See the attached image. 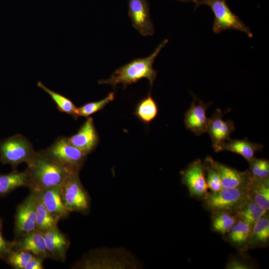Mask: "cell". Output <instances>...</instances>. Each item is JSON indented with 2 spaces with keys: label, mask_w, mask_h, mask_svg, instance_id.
Instances as JSON below:
<instances>
[{
  "label": "cell",
  "mask_w": 269,
  "mask_h": 269,
  "mask_svg": "<svg viewBox=\"0 0 269 269\" xmlns=\"http://www.w3.org/2000/svg\"><path fill=\"white\" fill-rule=\"evenodd\" d=\"M158 112L157 105L149 93L137 104L134 115L143 123L149 124L156 118Z\"/></svg>",
  "instance_id": "603a6c76"
},
{
  "label": "cell",
  "mask_w": 269,
  "mask_h": 269,
  "mask_svg": "<svg viewBox=\"0 0 269 269\" xmlns=\"http://www.w3.org/2000/svg\"><path fill=\"white\" fill-rule=\"evenodd\" d=\"M64 204L70 212L86 214L90 208V197L83 187L79 174H70L61 186Z\"/></svg>",
  "instance_id": "52a82bcc"
},
{
  "label": "cell",
  "mask_w": 269,
  "mask_h": 269,
  "mask_svg": "<svg viewBox=\"0 0 269 269\" xmlns=\"http://www.w3.org/2000/svg\"><path fill=\"white\" fill-rule=\"evenodd\" d=\"M177 0L187 2H194V0Z\"/></svg>",
  "instance_id": "d590c367"
},
{
  "label": "cell",
  "mask_w": 269,
  "mask_h": 269,
  "mask_svg": "<svg viewBox=\"0 0 269 269\" xmlns=\"http://www.w3.org/2000/svg\"><path fill=\"white\" fill-rule=\"evenodd\" d=\"M194 100L185 114L184 124L187 129L200 135L207 133L210 118L206 111L211 103L206 104L193 95Z\"/></svg>",
  "instance_id": "7c38bea8"
},
{
  "label": "cell",
  "mask_w": 269,
  "mask_h": 269,
  "mask_svg": "<svg viewBox=\"0 0 269 269\" xmlns=\"http://www.w3.org/2000/svg\"><path fill=\"white\" fill-rule=\"evenodd\" d=\"M266 212L255 202L251 201L239 211L238 216L242 220L251 225L261 217L264 216Z\"/></svg>",
  "instance_id": "4316f807"
},
{
  "label": "cell",
  "mask_w": 269,
  "mask_h": 269,
  "mask_svg": "<svg viewBox=\"0 0 269 269\" xmlns=\"http://www.w3.org/2000/svg\"><path fill=\"white\" fill-rule=\"evenodd\" d=\"M254 224L251 244L259 245L266 243L269 238V219L263 216Z\"/></svg>",
  "instance_id": "d4e9b609"
},
{
  "label": "cell",
  "mask_w": 269,
  "mask_h": 269,
  "mask_svg": "<svg viewBox=\"0 0 269 269\" xmlns=\"http://www.w3.org/2000/svg\"><path fill=\"white\" fill-rule=\"evenodd\" d=\"M12 248V242L6 240L3 236L2 230H0V259L4 260Z\"/></svg>",
  "instance_id": "d6a6232c"
},
{
  "label": "cell",
  "mask_w": 269,
  "mask_h": 269,
  "mask_svg": "<svg viewBox=\"0 0 269 269\" xmlns=\"http://www.w3.org/2000/svg\"><path fill=\"white\" fill-rule=\"evenodd\" d=\"M228 269H248L249 266L244 262L237 259H233L228 264Z\"/></svg>",
  "instance_id": "e575fe53"
},
{
  "label": "cell",
  "mask_w": 269,
  "mask_h": 269,
  "mask_svg": "<svg viewBox=\"0 0 269 269\" xmlns=\"http://www.w3.org/2000/svg\"><path fill=\"white\" fill-rule=\"evenodd\" d=\"M115 98V93L111 92L105 98L98 101L89 102L78 108V116L86 118L103 109Z\"/></svg>",
  "instance_id": "83f0119b"
},
{
  "label": "cell",
  "mask_w": 269,
  "mask_h": 269,
  "mask_svg": "<svg viewBox=\"0 0 269 269\" xmlns=\"http://www.w3.org/2000/svg\"><path fill=\"white\" fill-rule=\"evenodd\" d=\"M42 234L49 258L64 262L70 245L66 236L60 231L58 226L44 231Z\"/></svg>",
  "instance_id": "e0dca14e"
},
{
  "label": "cell",
  "mask_w": 269,
  "mask_h": 269,
  "mask_svg": "<svg viewBox=\"0 0 269 269\" xmlns=\"http://www.w3.org/2000/svg\"><path fill=\"white\" fill-rule=\"evenodd\" d=\"M12 250L26 251L43 259L49 258L43 234L37 230L15 239L12 242Z\"/></svg>",
  "instance_id": "9a60e30c"
},
{
  "label": "cell",
  "mask_w": 269,
  "mask_h": 269,
  "mask_svg": "<svg viewBox=\"0 0 269 269\" xmlns=\"http://www.w3.org/2000/svg\"><path fill=\"white\" fill-rule=\"evenodd\" d=\"M37 85L51 97L60 112L70 115L75 119L79 117L78 108L69 98L51 90L40 81L37 82Z\"/></svg>",
  "instance_id": "cb8c5ba5"
},
{
  "label": "cell",
  "mask_w": 269,
  "mask_h": 269,
  "mask_svg": "<svg viewBox=\"0 0 269 269\" xmlns=\"http://www.w3.org/2000/svg\"><path fill=\"white\" fill-rule=\"evenodd\" d=\"M37 193L30 191L17 207L14 232L17 238L36 230Z\"/></svg>",
  "instance_id": "ba28073f"
},
{
  "label": "cell",
  "mask_w": 269,
  "mask_h": 269,
  "mask_svg": "<svg viewBox=\"0 0 269 269\" xmlns=\"http://www.w3.org/2000/svg\"><path fill=\"white\" fill-rule=\"evenodd\" d=\"M236 220L235 217L227 212H221L215 216L212 226L215 231L224 234L230 231Z\"/></svg>",
  "instance_id": "f546056e"
},
{
  "label": "cell",
  "mask_w": 269,
  "mask_h": 269,
  "mask_svg": "<svg viewBox=\"0 0 269 269\" xmlns=\"http://www.w3.org/2000/svg\"><path fill=\"white\" fill-rule=\"evenodd\" d=\"M128 15L133 27L142 36L152 35L155 28L147 0H129Z\"/></svg>",
  "instance_id": "8fae6325"
},
{
  "label": "cell",
  "mask_w": 269,
  "mask_h": 269,
  "mask_svg": "<svg viewBox=\"0 0 269 269\" xmlns=\"http://www.w3.org/2000/svg\"><path fill=\"white\" fill-rule=\"evenodd\" d=\"M25 170L27 186L30 191L41 192L46 189L61 186L70 174L40 151L27 163Z\"/></svg>",
  "instance_id": "6da1fadb"
},
{
  "label": "cell",
  "mask_w": 269,
  "mask_h": 269,
  "mask_svg": "<svg viewBox=\"0 0 269 269\" xmlns=\"http://www.w3.org/2000/svg\"><path fill=\"white\" fill-rule=\"evenodd\" d=\"M61 186L50 188L38 193L48 211L59 220L66 218L70 213L63 202Z\"/></svg>",
  "instance_id": "ac0fdd59"
},
{
  "label": "cell",
  "mask_w": 269,
  "mask_h": 269,
  "mask_svg": "<svg viewBox=\"0 0 269 269\" xmlns=\"http://www.w3.org/2000/svg\"><path fill=\"white\" fill-rule=\"evenodd\" d=\"M195 9L201 5L209 6L214 15L213 30L216 34L227 30H236L252 38L253 33L230 8L226 0H194Z\"/></svg>",
  "instance_id": "5b68a950"
},
{
  "label": "cell",
  "mask_w": 269,
  "mask_h": 269,
  "mask_svg": "<svg viewBox=\"0 0 269 269\" xmlns=\"http://www.w3.org/2000/svg\"><path fill=\"white\" fill-rule=\"evenodd\" d=\"M167 42L168 39H164L148 56L134 59L117 69L109 79L100 80L98 83L110 85L114 88H116L119 84H122L125 88L128 85L136 83L143 78H146L152 86L157 75L156 71L152 66L153 62L160 50Z\"/></svg>",
  "instance_id": "7a4b0ae2"
},
{
  "label": "cell",
  "mask_w": 269,
  "mask_h": 269,
  "mask_svg": "<svg viewBox=\"0 0 269 269\" xmlns=\"http://www.w3.org/2000/svg\"><path fill=\"white\" fill-rule=\"evenodd\" d=\"M36 193V230L42 233L57 227L59 220L48 211L42 201L39 194Z\"/></svg>",
  "instance_id": "7402d4cb"
},
{
  "label": "cell",
  "mask_w": 269,
  "mask_h": 269,
  "mask_svg": "<svg viewBox=\"0 0 269 269\" xmlns=\"http://www.w3.org/2000/svg\"><path fill=\"white\" fill-rule=\"evenodd\" d=\"M205 170L206 172L207 187L212 192L218 191L222 188L219 174L217 170L206 159Z\"/></svg>",
  "instance_id": "1f68e13d"
},
{
  "label": "cell",
  "mask_w": 269,
  "mask_h": 269,
  "mask_svg": "<svg viewBox=\"0 0 269 269\" xmlns=\"http://www.w3.org/2000/svg\"><path fill=\"white\" fill-rule=\"evenodd\" d=\"M223 115L220 109H216L210 118L207 131L211 138L212 147L216 152L222 151L223 145L230 138V135L236 129L232 121L223 120Z\"/></svg>",
  "instance_id": "30bf717a"
},
{
  "label": "cell",
  "mask_w": 269,
  "mask_h": 269,
  "mask_svg": "<svg viewBox=\"0 0 269 269\" xmlns=\"http://www.w3.org/2000/svg\"><path fill=\"white\" fill-rule=\"evenodd\" d=\"M138 267L134 258L125 251L99 249L86 253L72 268L126 269Z\"/></svg>",
  "instance_id": "3957f363"
},
{
  "label": "cell",
  "mask_w": 269,
  "mask_h": 269,
  "mask_svg": "<svg viewBox=\"0 0 269 269\" xmlns=\"http://www.w3.org/2000/svg\"><path fill=\"white\" fill-rule=\"evenodd\" d=\"M67 138L71 144L86 155L93 151L99 139L92 118L88 117L78 132Z\"/></svg>",
  "instance_id": "5bb4252c"
},
{
  "label": "cell",
  "mask_w": 269,
  "mask_h": 269,
  "mask_svg": "<svg viewBox=\"0 0 269 269\" xmlns=\"http://www.w3.org/2000/svg\"><path fill=\"white\" fill-rule=\"evenodd\" d=\"M40 151L70 174H79L87 156L64 136L58 137L50 146Z\"/></svg>",
  "instance_id": "277c9868"
},
{
  "label": "cell",
  "mask_w": 269,
  "mask_h": 269,
  "mask_svg": "<svg viewBox=\"0 0 269 269\" xmlns=\"http://www.w3.org/2000/svg\"><path fill=\"white\" fill-rule=\"evenodd\" d=\"M33 255L21 250H11L4 259L7 264L15 269H25Z\"/></svg>",
  "instance_id": "f1b7e54d"
},
{
  "label": "cell",
  "mask_w": 269,
  "mask_h": 269,
  "mask_svg": "<svg viewBox=\"0 0 269 269\" xmlns=\"http://www.w3.org/2000/svg\"><path fill=\"white\" fill-rule=\"evenodd\" d=\"M2 223L1 220L0 219V230H2Z\"/></svg>",
  "instance_id": "8d00e7d4"
},
{
  "label": "cell",
  "mask_w": 269,
  "mask_h": 269,
  "mask_svg": "<svg viewBox=\"0 0 269 269\" xmlns=\"http://www.w3.org/2000/svg\"><path fill=\"white\" fill-rule=\"evenodd\" d=\"M43 259L33 256L27 263L25 269H43Z\"/></svg>",
  "instance_id": "836d02e7"
},
{
  "label": "cell",
  "mask_w": 269,
  "mask_h": 269,
  "mask_svg": "<svg viewBox=\"0 0 269 269\" xmlns=\"http://www.w3.org/2000/svg\"><path fill=\"white\" fill-rule=\"evenodd\" d=\"M263 145L249 141L247 138L232 139L230 138L223 145L222 150H227L242 156L249 162L255 158L257 151L262 150Z\"/></svg>",
  "instance_id": "d6986e66"
},
{
  "label": "cell",
  "mask_w": 269,
  "mask_h": 269,
  "mask_svg": "<svg viewBox=\"0 0 269 269\" xmlns=\"http://www.w3.org/2000/svg\"><path fill=\"white\" fill-rule=\"evenodd\" d=\"M248 183L240 187L222 188L218 191L212 192L206 198L208 207L215 211L223 212L239 206L245 199V187Z\"/></svg>",
  "instance_id": "9c48e42d"
},
{
  "label": "cell",
  "mask_w": 269,
  "mask_h": 269,
  "mask_svg": "<svg viewBox=\"0 0 269 269\" xmlns=\"http://www.w3.org/2000/svg\"><path fill=\"white\" fill-rule=\"evenodd\" d=\"M25 171L19 172L14 169L6 174L0 175V196L6 195L20 187H26Z\"/></svg>",
  "instance_id": "44dd1931"
},
{
  "label": "cell",
  "mask_w": 269,
  "mask_h": 269,
  "mask_svg": "<svg viewBox=\"0 0 269 269\" xmlns=\"http://www.w3.org/2000/svg\"><path fill=\"white\" fill-rule=\"evenodd\" d=\"M252 201L267 211L269 209V178H255L252 177L248 185Z\"/></svg>",
  "instance_id": "ffe728a7"
},
{
  "label": "cell",
  "mask_w": 269,
  "mask_h": 269,
  "mask_svg": "<svg viewBox=\"0 0 269 269\" xmlns=\"http://www.w3.org/2000/svg\"><path fill=\"white\" fill-rule=\"evenodd\" d=\"M218 171L222 188H236L247 184L251 178L249 171L242 172L214 161L211 157L206 159Z\"/></svg>",
  "instance_id": "2e32d148"
},
{
  "label": "cell",
  "mask_w": 269,
  "mask_h": 269,
  "mask_svg": "<svg viewBox=\"0 0 269 269\" xmlns=\"http://www.w3.org/2000/svg\"><path fill=\"white\" fill-rule=\"evenodd\" d=\"M36 153L31 142L20 134L0 140V160L14 169L22 163H28Z\"/></svg>",
  "instance_id": "8992f818"
},
{
  "label": "cell",
  "mask_w": 269,
  "mask_h": 269,
  "mask_svg": "<svg viewBox=\"0 0 269 269\" xmlns=\"http://www.w3.org/2000/svg\"><path fill=\"white\" fill-rule=\"evenodd\" d=\"M182 181L191 195L202 197L206 195L208 189L205 174V166L197 159L190 163L181 172Z\"/></svg>",
  "instance_id": "4fadbf2b"
},
{
  "label": "cell",
  "mask_w": 269,
  "mask_h": 269,
  "mask_svg": "<svg viewBox=\"0 0 269 269\" xmlns=\"http://www.w3.org/2000/svg\"><path fill=\"white\" fill-rule=\"evenodd\" d=\"M251 231V225L241 220L235 223L229 231V238L232 242L242 245L249 239Z\"/></svg>",
  "instance_id": "484cf974"
},
{
  "label": "cell",
  "mask_w": 269,
  "mask_h": 269,
  "mask_svg": "<svg viewBox=\"0 0 269 269\" xmlns=\"http://www.w3.org/2000/svg\"><path fill=\"white\" fill-rule=\"evenodd\" d=\"M250 173L252 177L258 179L269 178V162L267 159L254 158L249 161Z\"/></svg>",
  "instance_id": "4dcf8cb0"
}]
</instances>
